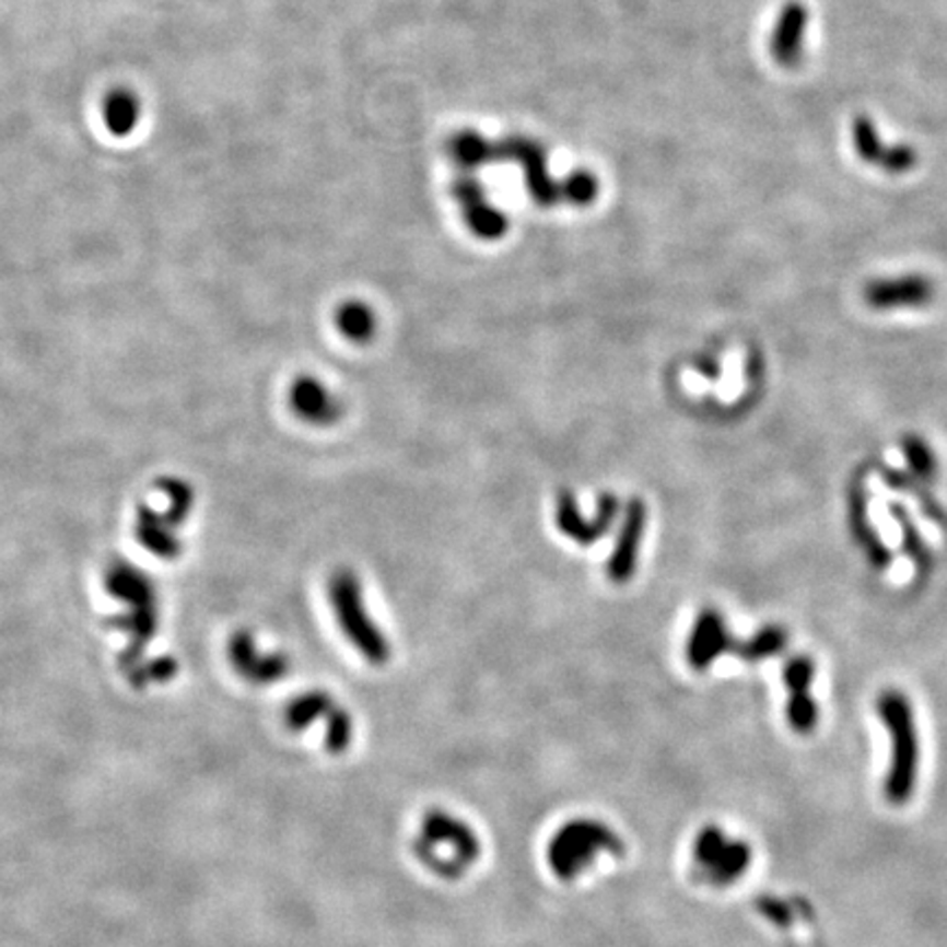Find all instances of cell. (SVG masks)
<instances>
[{"label":"cell","instance_id":"obj_2","mask_svg":"<svg viewBox=\"0 0 947 947\" xmlns=\"http://www.w3.org/2000/svg\"><path fill=\"white\" fill-rule=\"evenodd\" d=\"M621 835L604 820L575 818L556 831L547 849L551 870L562 881L580 879L601 855L623 853Z\"/></svg>","mask_w":947,"mask_h":947},{"label":"cell","instance_id":"obj_4","mask_svg":"<svg viewBox=\"0 0 947 947\" xmlns=\"http://www.w3.org/2000/svg\"><path fill=\"white\" fill-rule=\"evenodd\" d=\"M329 601L336 621L349 643L373 665H384L390 658V643L369 617L362 601V586L355 573L340 569L329 580Z\"/></svg>","mask_w":947,"mask_h":947},{"label":"cell","instance_id":"obj_21","mask_svg":"<svg viewBox=\"0 0 947 947\" xmlns=\"http://www.w3.org/2000/svg\"><path fill=\"white\" fill-rule=\"evenodd\" d=\"M905 456H908L910 467H912L916 474H921V477H927V474H930L932 467H934V463H932V452H930L927 445H925L923 441H919V439H910V441L905 443Z\"/></svg>","mask_w":947,"mask_h":947},{"label":"cell","instance_id":"obj_13","mask_svg":"<svg viewBox=\"0 0 947 947\" xmlns=\"http://www.w3.org/2000/svg\"><path fill=\"white\" fill-rule=\"evenodd\" d=\"M807 12L800 3H790L781 12L776 27L772 32L770 51L774 60L783 67H794L803 56L805 45V30H807Z\"/></svg>","mask_w":947,"mask_h":947},{"label":"cell","instance_id":"obj_20","mask_svg":"<svg viewBox=\"0 0 947 947\" xmlns=\"http://www.w3.org/2000/svg\"><path fill=\"white\" fill-rule=\"evenodd\" d=\"M783 678H785L787 691H792V689H809L811 680H814V663L809 658H805V656H796V658H792L787 663V667L783 671Z\"/></svg>","mask_w":947,"mask_h":947},{"label":"cell","instance_id":"obj_17","mask_svg":"<svg viewBox=\"0 0 947 947\" xmlns=\"http://www.w3.org/2000/svg\"><path fill=\"white\" fill-rule=\"evenodd\" d=\"M336 325L347 340L362 344L375 336L377 318H375V312L366 303L349 301V303L338 307Z\"/></svg>","mask_w":947,"mask_h":947},{"label":"cell","instance_id":"obj_6","mask_svg":"<svg viewBox=\"0 0 947 947\" xmlns=\"http://www.w3.org/2000/svg\"><path fill=\"white\" fill-rule=\"evenodd\" d=\"M621 512V503L615 494L604 492L597 499V514L593 521H586L580 514L577 499L571 490H562L556 501V525L562 536L573 540L580 547H593L599 542L617 523Z\"/></svg>","mask_w":947,"mask_h":947},{"label":"cell","instance_id":"obj_14","mask_svg":"<svg viewBox=\"0 0 947 947\" xmlns=\"http://www.w3.org/2000/svg\"><path fill=\"white\" fill-rule=\"evenodd\" d=\"M463 209H465V218L469 229L477 233L483 239H496L507 231V222L503 218V213H499V209L490 207L483 196L479 194L477 185L467 183L465 187H460L458 194Z\"/></svg>","mask_w":947,"mask_h":947},{"label":"cell","instance_id":"obj_5","mask_svg":"<svg viewBox=\"0 0 947 947\" xmlns=\"http://www.w3.org/2000/svg\"><path fill=\"white\" fill-rule=\"evenodd\" d=\"M693 862L704 881L726 886L750 866V846L717 827H704L693 844Z\"/></svg>","mask_w":947,"mask_h":947},{"label":"cell","instance_id":"obj_7","mask_svg":"<svg viewBox=\"0 0 947 947\" xmlns=\"http://www.w3.org/2000/svg\"><path fill=\"white\" fill-rule=\"evenodd\" d=\"M316 720H325V741L331 752H344L351 746L353 720L327 693L309 691L288 706V724L294 730H303Z\"/></svg>","mask_w":947,"mask_h":947},{"label":"cell","instance_id":"obj_15","mask_svg":"<svg viewBox=\"0 0 947 947\" xmlns=\"http://www.w3.org/2000/svg\"><path fill=\"white\" fill-rule=\"evenodd\" d=\"M102 117L110 135L128 137L141 119V104L130 91H113L106 95Z\"/></svg>","mask_w":947,"mask_h":947},{"label":"cell","instance_id":"obj_16","mask_svg":"<svg viewBox=\"0 0 947 947\" xmlns=\"http://www.w3.org/2000/svg\"><path fill=\"white\" fill-rule=\"evenodd\" d=\"M235 663L253 680H259V682L277 680V678L285 676V671H288V660L283 656H279V654L259 658L257 652H255V647H253V641L248 636H239L237 639V643H235Z\"/></svg>","mask_w":947,"mask_h":947},{"label":"cell","instance_id":"obj_9","mask_svg":"<svg viewBox=\"0 0 947 947\" xmlns=\"http://www.w3.org/2000/svg\"><path fill=\"white\" fill-rule=\"evenodd\" d=\"M934 285L923 274H901L892 279H877L864 290V301L868 307L888 312V309H908L923 307L932 301Z\"/></svg>","mask_w":947,"mask_h":947},{"label":"cell","instance_id":"obj_8","mask_svg":"<svg viewBox=\"0 0 947 947\" xmlns=\"http://www.w3.org/2000/svg\"><path fill=\"white\" fill-rule=\"evenodd\" d=\"M647 525V507L641 499H632L623 510V521L608 560V577L615 584H628L639 564L641 542Z\"/></svg>","mask_w":947,"mask_h":947},{"label":"cell","instance_id":"obj_12","mask_svg":"<svg viewBox=\"0 0 947 947\" xmlns=\"http://www.w3.org/2000/svg\"><path fill=\"white\" fill-rule=\"evenodd\" d=\"M853 145H855V152L862 156V161L879 165L881 169L892 172V174L908 172L916 163L914 150H910L905 145L886 148L881 143V137L875 130L873 121H868L866 117H860L853 124Z\"/></svg>","mask_w":947,"mask_h":947},{"label":"cell","instance_id":"obj_19","mask_svg":"<svg viewBox=\"0 0 947 947\" xmlns=\"http://www.w3.org/2000/svg\"><path fill=\"white\" fill-rule=\"evenodd\" d=\"M787 722L796 733H809L818 722V709L809 695V689L792 691L787 702Z\"/></svg>","mask_w":947,"mask_h":947},{"label":"cell","instance_id":"obj_18","mask_svg":"<svg viewBox=\"0 0 947 947\" xmlns=\"http://www.w3.org/2000/svg\"><path fill=\"white\" fill-rule=\"evenodd\" d=\"M787 643V634L783 628L776 626H768L761 632H757L748 643L739 645L737 652L746 658V660H763L768 656H776Z\"/></svg>","mask_w":947,"mask_h":947},{"label":"cell","instance_id":"obj_11","mask_svg":"<svg viewBox=\"0 0 947 947\" xmlns=\"http://www.w3.org/2000/svg\"><path fill=\"white\" fill-rule=\"evenodd\" d=\"M292 410L307 423L334 425L342 417V404L318 382L316 377L303 375L294 379L290 388Z\"/></svg>","mask_w":947,"mask_h":947},{"label":"cell","instance_id":"obj_1","mask_svg":"<svg viewBox=\"0 0 947 947\" xmlns=\"http://www.w3.org/2000/svg\"><path fill=\"white\" fill-rule=\"evenodd\" d=\"M419 862L443 879H458L481 855V840L463 818L432 809L423 816L414 840Z\"/></svg>","mask_w":947,"mask_h":947},{"label":"cell","instance_id":"obj_3","mask_svg":"<svg viewBox=\"0 0 947 947\" xmlns=\"http://www.w3.org/2000/svg\"><path fill=\"white\" fill-rule=\"evenodd\" d=\"M877 711L890 735V765L884 792L890 803L901 805L912 796L916 785L919 739L914 713L908 698L899 691H884L877 700Z\"/></svg>","mask_w":947,"mask_h":947},{"label":"cell","instance_id":"obj_10","mask_svg":"<svg viewBox=\"0 0 947 947\" xmlns=\"http://www.w3.org/2000/svg\"><path fill=\"white\" fill-rule=\"evenodd\" d=\"M730 647V636L722 615L713 608H706L698 615L689 643H687V660L695 671L709 669L724 652Z\"/></svg>","mask_w":947,"mask_h":947}]
</instances>
